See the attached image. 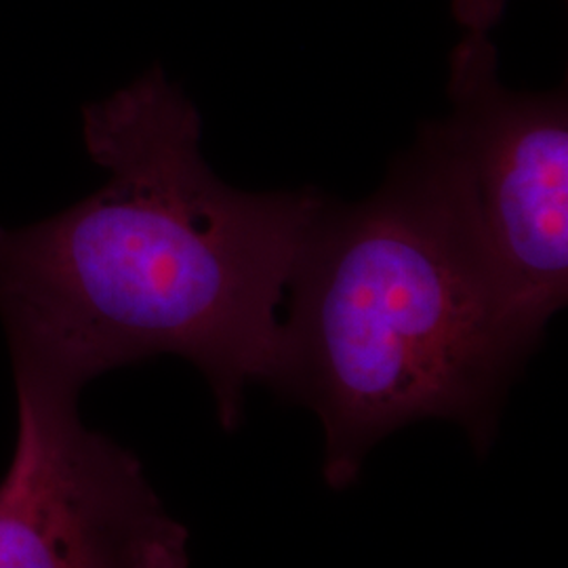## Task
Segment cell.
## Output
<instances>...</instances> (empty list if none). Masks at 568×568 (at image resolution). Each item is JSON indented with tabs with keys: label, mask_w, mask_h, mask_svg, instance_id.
I'll list each match as a JSON object with an SVG mask.
<instances>
[{
	"label": "cell",
	"mask_w": 568,
	"mask_h": 568,
	"mask_svg": "<svg viewBox=\"0 0 568 568\" xmlns=\"http://www.w3.org/2000/svg\"><path fill=\"white\" fill-rule=\"evenodd\" d=\"M82 140L108 182L44 222L0 225L16 375L81 394L112 368L175 354L234 432L246 389L272 375L278 310L323 194L220 180L201 112L159 65L89 103Z\"/></svg>",
	"instance_id": "cell-1"
},
{
	"label": "cell",
	"mask_w": 568,
	"mask_h": 568,
	"mask_svg": "<svg viewBox=\"0 0 568 568\" xmlns=\"http://www.w3.org/2000/svg\"><path fill=\"white\" fill-rule=\"evenodd\" d=\"M267 386L323 427L352 487L389 434L445 419L485 455L532 349L511 331L432 122L361 203L323 196L286 286Z\"/></svg>",
	"instance_id": "cell-2"
},
{
	"label": "cell",
	"mask_w": 568,
	"mask_h": 568,
	"mask_svg": "<svg viewBox=\"0 0 568 568\" xmlns=\"http://www.w3.org/2000/svg\"><path fill=\"white\" fill-rule=\"evenodd\" d=\"M447 152L511 331L532 352L568 300V95L514 91L485 32L448 58Z\"/></svg>",
	"instance_id": "cell-3"
},
{
	"label": "cell",
	"mask_w": 568,
	"mask_h": 568,
	"mask_svg": "<svg viewBox=\"0 0 568 568\" xmlns=\"http://www.w3.org/2000/svg\"><path fill=\"white\" fill-rule=\"evenodd\" d=\"M16 389L0 568H190L187 528L131 450L82 424L79 392L23 375Z\"/></svg>",
	"instance_id": "cell-4"
},
{
	"label": "cell",
	"mask_w": 568,
	"mask_h": 568,
	"mask_svg": "<svg viewBox=\"0 0 568 568\" xmlns=\"http://www.w3.org/2000/svg\"><path fill=\"white\" fill-rule=\"evenodd\" d=\"M508 0H453V16L466 32H485L488 34L497 21L501 20Z\"/></svg>",
	"instance_id": "cell-5"
}]
</instances>
